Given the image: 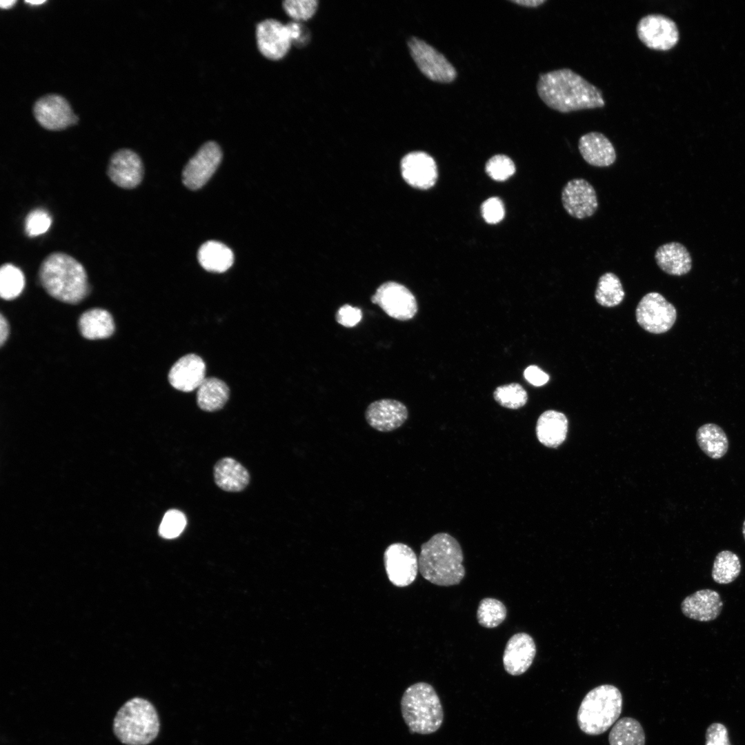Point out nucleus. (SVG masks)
Masks as SVG:
<instances>
[{
  "label": "nucleus",
  "mask_w": 745,
  "mask_h": 745,
  "mask_svg": "<svg viewBox=\"0 0 745 745\" xmlns=\"http://www.w3.org/2000/svg\"><path fill=\"white\" fill-rule=\"evenodd\" d=\"M537 91L548 107L562 113L605 106L602 90L567 68L540 74Z\"/></svg>",
  "instance_id": "obj_1"
},
{
  "label": "nucleus",
  "mask_w": 745,
  "mask_h": 745,
  "mask_svg": "<svg viewBox=\"0 0 745 745\" xmlns=\"http://www.w3.org/2000/svg\"><path fill=\"white\" fill-rule=\"evenodd\" d=\"M39 279L53 298L67 304H77L88 292V280L83 264L63 252L47 255L39 266Z\"/></svg>",
  "instance_id": "obj_2"
},
{
  "label": "nucleus",
  "mask_w": 745,
  "mask_h": 745,
  "mask_svg": "<svg viewBox=\"0 0 745 745\" xmlns=\"http://www.w3.org/2000/svg\"><path fill=\"white\" fill-rule=\"evenodd\" d=\"M464 555L458 541L450 535L439 533L421 546L418 559L422 577L437 586L460 583L465 576Z\"/></svg>",
  "instance_id": "obj_3"
},
{
  "label": "nucleus",
  "mask_w": 745,
  "mask_h": 745,
  "mask_svg": "<svg viewBox=\"0 0 745 745\" xmlns=\"http://www.w3.org/2000/svg\"><path fill=\"white\" fill-rule=\"evenodd\" d=\"M159 729L154 705L138 697L128 699L119 708L112 724L115 737L126 745H147L155 739Z\"/></svg>",
  "instance_id": "obj_4"
},
{
  "label": "nucleus",
  "mask_w": 745,
  "mask_h": 745,
  "mask_svg": "<svg viewBox=\"0 0 745 745\" xmlns=\"http://www.w3.org/2000/svg\"><path fill=\"white\" fill-rule=\"evenodd\" d=\"M403 719L410 732L430 734L441 726L444 713L434 688L425 682L412 684L404 691L401 699Z\"/></svg>",
  "instance_id": "obj_5"
},
{
  "label": "nucleus",
  "mask_w": 745,
  "mask_h": 745,
  "mask_svg": "<svg viewBox=\"0 0 745 745\" xmlns=\"http://www.w3.org/2000/svg\"><path fill=\"white\" fill-rule=\"evenodd\" d=\"M622 695L615 686L603 684L590 690L582 701L577 723L590 735L606 732L618 719L622 710Z\"/></svg>",
  "instance_id": "obj_6"
},
{
  "label": "nucleus",
  "mask_w": 745,
  "mask_h": 745,
  "mask_svg": "<svg viewBox=\"0 0 745 745\" xmlns=\"http://www.w3.org/2000/svg\"><path fill=\"white\" fill-rule=\"evenodd\" d=\"M635 315L639 325L645 330L661 334L668 331L677 318L675 306L657 292L646 294L639 302Z\"/></svg>",
  "instance_id": "obj_7"
},
{
  "label": "nucleus",
  "mask_w": 745,
  "mask_h": 745,
  "mask_svg": "<svg viewBox=\"0 0 745 745\" xmlns=\"http://www.w3.org/2000/svg\"><path fill=\"white\" fill-rule=\"evenodd\" d=\"M636 32L640 41L655 50H669L679 40L676 23L662 14H648L642 17L637 24Z\"/></svg>",
  "instance_id": "obj_8"
},
{
  "label": "nucleus",
  "mask_w": 745,
  "mask_h": 745,
  "mask_svg": "<svg viewBox=\"0 0 745 745\" xmlns=\"http://www.w3.org/2000/svg\"><path fill=\"white\" fill-rule=\"evenodd\" d=\"M370 300L389 317L400 321L413 318L418 310L413 294L406 286L395 281L381 284Z\"/></svg>",
  "instance_id": "obj_9"
},
{
  "label": "nucleus",
  "mask_w": 745,
  "mask_h": 745,
  "mask_svg": "<svg viewBox=\"0 0 745 745\" xmlns=\"http://www.w3.org/2000/svg\"><path fill=\"white\" fill-rule=\"evenodd\" d=\"M410 53L421 72L428 79L438 82L453 81L457 72L454 66L437 50L416 37L408 41Z\"/></svg>",
  "instance_id": "obj_10"
},
{
  "label": "nucleus",
  "mask_w": 745,
  "mask_h": 745,
  "mask_svg": "<svg viewBox=\"0 0 745 745\" xmlns=\"http://www.w3.org/2000/svg\"><path fill=\"white\" fill-rule=\"evenodd\" d=\"M32 113L38 123L49 130H63L78 121L68 101L54 93L38 98L33 104Z\"/></svg>",
  "instance_id": "obj_11"
},
{
  "label": "nucleus",
  "mask_w": 745,
  "mask_h": 745,
  "mask_svg": "<svg viewBox=\"0 0 745 745\" xmlns=\"http://www.w3.org/2000/svg\"><path fill=\"white\" fill-rule=\"evenodd\" d=\"M385 570L389 581L397 587H405L415 579L419 570L414 550L403 543L389 545L384 553Z\"/></svg>",
  "instance_id": "obj_12"
},
{
  "label": "nucleus",
  "mask_w": 745,
  "mask_h": 745,
  "mask_svg": "<svg viewBox=\"0 0 745 745\" xmlns=\"http://www.w3.org/2000/svg\"><path fill=\"white\" fill-rule=\"evenodd\" d=\"M221 159L222 152L216 142L203 144L183 170L184 185L191 190L201 188L215 173Z\"/></svg>",
  "instance_id": "obj_13"
},
{
  "label": "nucleus",
  "mask_w": 745,
  "mask_h": 745,
  "mask_svg": "<svg viewBox=\"0 0 745 745\" xmlns=\"http://www.w3.org/2000/svg\"><path fill=\"white\" fill-rule=\"evenodd\" d=\"M107 175L113 183L121 188H135L141 183L144 175L141 157L129 148L115 151L109 159Z\"/></svg>",
  "instance_id": "obj_14"
},
{
  "label": "nucleus",
  "mask_w": 745,
  "mask_h": 745,
  "mask_svg": "<svg viewBox=\"0 0 745 745\" xmlns=\"http://www.w3.org/2000/svg\"><path fill=\"white\" fill-rule=\"evenodd\" d=\"M562 202L572 217L583 219L593 216L598 208V200L593 186L583 178L568 181L562 188Z\"/></svg>",
  "instance_id": "obj_15"
},
{
  "label": "nucleus",
  "mask_w": 745,
  "mask_h": 745,
  "mask_svg": "<svg viewBox=\"0 0 745 745\" xmlns=\"http://www.w3.org/2000/svg\"><path fill=\"white\" fill-rule=\"evenodd\" d=\"M259 50L266 58L278 60L289 50L292 41L287 24L275 19H267L256 27Z\"/></svg>",
  "instance_id": "obj_16"
},
{
  "label": "nucleus",
  "mask_w": 745,
  "mask_h": 745,
  "mask_svg": "<svg viewBox=\"0 0 745 745\" xmlns=\"http://www.w3.org/2000/svg\"><path fill=\"white\" fill-rule=\"evenodd\" d=\"M400 167L403 179L412 187L425 190L433 187L437 181L436 163L425 152L406 154L401 161Z\"/></svg>",
  "instance_id": "obj_17"
},
{
  "label": "nucleus",
  "mask_w": 745,
  "mask_h": 745,
  "mask_svg": "<svg viewBox=\"0 0 745 745\" xmlns=\"http://www.w3.org/2000/svg\"><path fill=\"white\" fill-rule=\"evenodd\" d=\"M408 412L401 401L381 399L370 404L366 411L367 423L379 432H390L399 428L406 421Z\"/></svg>",
  "instance_id": "obj_18"
},
{
  "label": "nucleus",
  "mask_w": 745,
  "mask_h": 745,
  "mask_svg": "<svg viewBox=\"0 0 745 745\" xmlns=\"http://www.w3.org/2000/svg\"><path fill=\"white\" fill-rule=\"evenodd\" d=\"M536 654L533 637L525 633L513 635L507 642L503 655L506 671L511 675L524 673L531 666Z\"/></svg>",
  "instance_id": "obj_19"
},
{
  "label": "nucleus",
  "mask_w": 745,
  "mask_h": 745,
  "mask_svg": "<svg viewBox=\"0 0 745 745\" xmlns=\"http://www.w3.org/2000/svg\"><path fill=\"white\" fill-rule=\"evenodd\" d=\"M206 364L195 354H188L177 360L170 368L168 381L171 386L183 392H190L199 387L206 379Z\"/></svg>",
  "instance_id": "obj_20"
},
{
  "label": "nucleus",
  "mask_w": 745,
  "mask_h": 745,
  "mask_svg": "<svg viewBox=\"0 0 745 745\" xmlns=\"http://www.w3.org/2000/svg\"><path fill=\"white\" fill-rule=\"evenodd\" d=\"M723 605L718 592L706 588L698 590L684 598L681 604V610L688 618L706 622L717 618Z\"/></svg>",
  "instance_id": "obj_21"
},
{
  "label": "nucleus",
  "mask_w": 745,
  "mask_h": 745,
  "mask_svg": "<svg viewBox=\"0 0 745 745\" xmlns=\"http://www.w3.org/2000/svg\"><path fill=\"white\" fill-rule=\"evenodd\" d=\"M578 149L588 164L595 167H608L617 158L615 149L607 137L599 132H589L580 137Z\"/></svg>",
  "instance_id": "obj_22"
},
{
  "label": "nucleus",
  "mask_w": 745,
  "mask_h": 745,
  "mask_svg": "<svg viewBox=\"0 0 745 745\" xmlns=\"http://www.w3.org/2000/svg\"><path fill=\"white\" fill-rule=\"evenodd\" d=\"M655 259L659 268L670 275H684L692 268L689 252L679 242H669L659 246L655 253Z\"/></svg>",
  "instance_id": "obj_23"
},
{
  "label": "nucleus",
  "mask_w": 745,
  "mask_h": 745,
  "mask_svg": "<svg viewBox=\"0 0 745 745\" xmlns=\"http://www.w3.org/2000/svg\"><path fill=\"white\" fill-rule=\"evenodd\" d=\"M215 482L227 492H239L249 484L250 474L247 469L232 457L219 459L213 469Z\"/></svg>",
  "instance_id": "obj_24"
},
{
  "label": "nucleus",
  "mask_w": 745,
  "mask_h": 745,
  "mask_svg": "<svg viewBox=\"0 0 745 745\" xmlns=\"http://www.w3.org/2000/svg\"><path fill=\"white\" fill-rule=\"evenodd\" d=\"M568 419L562 413L548 410L539 417L536 425L538 440L543 445L557 448L566 437Z\"/></svg>",
  "instance_id": "obj_25"
},
{
  "label": "nucleus",
  "mask_w": 745,
  "mask_h": 745,
  "mask_svg": "<svg viewBox=\"0 0 745 745\" xmlns=\"http://www.w3.org/2000/svg\"><path fill=\"white\" fill-rule=\"evenodd\" d=\"M78 327L81 335L90 340L108 338L115 331L112 315L101 308L84 312L79 319Z\"/></svg>",
  "instance_id": "obj_26"
},
{
  "label": "nucleus",
  "mask_w": 745,
  "mask_h": 745,
  "mask_svg": "<svg viewBox=\"0 0 745 745\" xmlns=\"http://www.w3.org/2000/svg\"><path fill=\"white\" fill-rule=\"evenodd\" d=\"M198 261L207 271L220 273L232 266L234 255L225 244L217 241H208L199 248Z\"/></svg>",
  "instance_id": "obj_27"
},
{
  "label": "nucleus",
  "mask_w": 745,
  "mask_h": 745,
  "mask_svg": "<svg viewBox=\"0 0 745 745\" xmlns=\"http://www.w3.org/2000/svg\"><path fill=\"white\" fill-rule=\"evenodd\" d=\"M699 448L710 458L720 459L728 449V439L724 430L718 425L708 423L701 426L696 433Z\"/></svg>",
  "instance_id": "obj_28"
},
{
  "label": "nucleus",
  "mask_w": 745,
  "mask_h": 745,
  "mask_svg": "<svg viewBox=\"0 0 745 745\" xmlns=\"http://www.w3.org/2000/svg\"><path fill=\"white\" fill-rule=\"evenodd\" d=\"M230 390L226 384L215 377L206 378L198 388V406L206 412L222 408L229 398Z\"/></svg>",
  "instance_id": "obj_29"
},
{
  "label": "nucleus",
  "mask_w": 745,
  "mask_h": 745,
  "mask_svg": "<svg viewBox=\"0 0 745 745\" xmlns=\"http://www.w3.org/2000/svg\"><path fill=\"white\" fill-rule=\"evenodd\" d=\"M645 733L635 719L625 717L613 726L609 735L610 745H645Z\"/></svg>",
  "instance_id": "obj_30"
},
{
  "label": "nucleus",
  "mask_w": 745,
  "mask_h": 745,
  "mask_svg": "<svg viewBox=\"0 0 745 745\" xmlns=\"http://www.w3.org/2000/svg\"><path fill=\"white\" fill-rule=\"evenodd\" d=\"M625 295L619 278L613 272H605L598 279L595 292L597 303L605 307L619 305Z\"/></svg>",
  "instance_id": "obj_31"
},
{
  "label": "nucleus",
  "mask_w": 745,
  "mask_h": 745,
  "mask_svg": "<svg viewBox=\"0 0 745 745\" xmlns=\"http://www.w3.org/2000/svg\"><path fill=\"white\" fill-rule=\"evenodd\" d=\"M739 557L735 553L724 550L715 558L712 568L713 579L719 584H728L735 581L741 572Z\"/></svg>",
  "instance_id": "obj_32"
},
{
  "label": "nucleus",
  "mask_w": 745,
  "mask_h": 745,
  "mask_svg": "<svg viewBox=\"0 0 745 745\" xmlns=\"http://www.w3.org/2000/svg\"><path fill=\"white\" fill-rule=\"evenodd\" d=\"M25 286V277L20 268L10 263L0 268V295L5 300L17 298Z\"/></svg>",
  "instance_id": "obj_33"
},
{
  "label": "nucleus",
  "mask_w": 745,
  "mask_h": 745,
  "mask_svg": "<svg viewBox=\"0 0 745 745\" xmlns=\"http://www.w3.org/2000/svg\"><path fill=\"white\" fill-rule=\"evenodd\" d=\"M506 608L498 599L486 597L479 602L477 618L479 624L485 628H491L499 626L506 619Z\"/></svg>",
  "instance_id": "obj_34"
},
{
  "label": "nucleus",
  "mask_w": 745,
  "mask_h": 745,
  "mask_svg": "<svg viewBox=\"0 0 745 745\" xmlns=\"http://www.w3.org/2000/svg\"><path fill=\"white\" fill-rule=\"evenodd\" d=\"M495 400L503 407L517 409L524 406L528 400V394L517 383H511L497 387L494 393Z\"/></svg>",
  "instance_id": "obj_35"
},
{
  "label": "nucleus",
  "mask_w": 745,
  "mask_h": 745,
  "mask_svg": "<svg viewBox=\"0 0 745 745\" xmlns=\"http://www.w3.org/2000/svg\"><path fill=\"white\" fill-rule=\"evenodd\" d=\"M187 524L185 515L177 509L168 510L161 520L159 533L165 539H173L181 535Z\"/></svg>",
  "instance_id": "obj_36"
},
{
  "label": "nucleus",
  "mask_w": 745,
  "mask_h": 745,
  "mask_svg": "<svg viewBox=\"0 0 745 745\" xmlns=\"http://www.w3.org/2000/svg\"><path fill=\"white\" fill-rule=\"evenodd\" d=\"M488 175L495 181H503L510 177L515 172L513 160L505 155H496L488 159L486 164Z\"/></svg>",
  "instance_id": "obj_37"
},
{
  "label": "nucleus",
  "mask_w": 745,
  "mask_h": 745,
  "mask_svg": "<svg viewBox=\"0 0 745 745\" xmlns=\"http://www.w3.org/2000/svg\"><path fill=\"white\" fill-rule=\"evenodd\" d=\"M52 218L43 209L37 208L30 211L25 220V230L29 237H36L45 233L50 227Z\"/></svg>",
  "instance_id": "obj_38"
},
{
  "label": "nucleus",
  "mask_w": 745,
  "mask_h": 745,
  "mask_svg": "<svg viewBox=\"0 0 745 745\" xmlns=\"http://www.w3.org/2000/svg\"><path fill=\"white\" fill-rule=\"evenodd\" d=\"M282 4L286 14L296 21L311 18L318 7L316 0H286Z\"/></svg>",
  "instance_id": "obj_39"
},
{
  "label": "nucleus",
  "mask_w": 745,
  "mask_h": 745,
  "mask_svg": "<svg viewBox=\"0 0 745 745\" xmlns=\"http://www.w3.org/2000/svg\"><path fill=\"white\" fill-rule=\"evenodd\" d=\"M481 211L484 220L490 224L501 221L505 214L503 202L498 197L486 199L481 205Z\"/></svg>",
  "instance_id": "obj_40"
},
{
  "label": "nucleus",
  "mask_w": 745,
  "mask_h": 745,
  "mask_svg": "<svg viewBox=\"0 0 745 745\" xmlns=\"http://www.w3.org/2000/svg\"><path fill=\"white\" fill-rule=\"evenodd\" d=\"M336 321L344 327L352 328L359 323L362 318V312L357 307L349 304L341 306L335 315Z\"/></svg>",
  "instance_id": "obj_41"
},
{
  "label": "nucleus",
  "mask_w": 745,
  "mask_h": 745,
  "mask_svg": "<svg viewBox=\"0 0 745 745\" xmlns=\"http://www.w3.org/2000/svg\"><path fill=\"white\" fill-rule=\"evenodd\" d=\"M727 728L720 723L711 724L706 732V745H731Z\"/></svg>",
  "instance_id": "obj_42"
},
{
  "label": "nucleus",
  "mask_w": 745,
  "mask_h": 745,
  "mask_svg": "<svg viewBox=\"0 0 745 745\" xmlns=\"http://www.w3.org/2000/svg\"><path fill=\"white\" fill-rule=\"evenodd\" d=\"M524 376L530 384L535 386H543L549 380L548 375L535 365L527 367L524 372Z\"/></svg>",
  "instance_id": "obj_43"
},
{
  "label": "nucleus",
  "mask_w": 745,
  "mask_h": 745,
  "mask_svg": "<svg viewBox=\"0 0 745 745\" xmlns=\"http://www.w3.org/2000/svg\"><path fill=\"white\" fill-rule=\"evenodd\" d=\"M9 333V325L6 319L2 314L0 315V345L2 346L6 341Z\"/></svg>",
  "instance_id": "obj_44"
},
{
  "label": "nucleus",
  "mask_w": 745,
  "mask_h": 745,
  "mask_svg": "<svg viewBox=\"0 0 745 745\" xmlns=\"http://www.w3.org/2000/svg\"><path fill=\"white\" fill-rule=\"evenodd\" d=\"M512 2L526 7H537L546 2V0H513Z\"/></svg>",
  "instance_id": "obj_45"
},
{
  "label": "nucleus",
  "mask_w": 745,
  "mask_h": 745,
  "mask_svg": "<svg viewBox=\"0 0 745 745\" xmlns=\"http://www.w3.org/2000/svg\"><path fill=\"white\" fill-rule=\"evenodd\" d=\"M16 2H17V1H16L15 0H11V1H8V0H6V1H3V0H1V1H0V6H1V8H2L8 9V8H11V7H12V6H14V3H16Z\"/></svg>",
  "instance_id": "obj_46"
},
{
  "label": "nucleus",
  "mask_w": 745,
  "mask_h": 745,
  "mask_svg": "<svg viewBox=\"0 0 745 745\" xmlns=\"http://www.w3.org/2000/svg\"><path fill=\"white\" fill-rule=\"evenodd\" d=\"M25 1L26 3H29L33 4V5L41 4V3L45 2V1H43V0H33V1H29V0L28 1V0H26Z\"/></svg>",
  "instance_id": "obj_47"
},
{
  "label": "nucleus",
  "mask_w": 745,
  "mask_h": 745,
  "mask_svg": "<svg viewBox=\"0 0 745 745\" xmlns=\"http://www.w3.org/2000/svg\"><path fill=\"white\" fill-rule=\"evenodd\" d=\"M742 535H743L744 539L745 540V520L744 521L743 525H742Z\"/></svg>",
  "instance_id": "obj_48"
}]
</instances>
